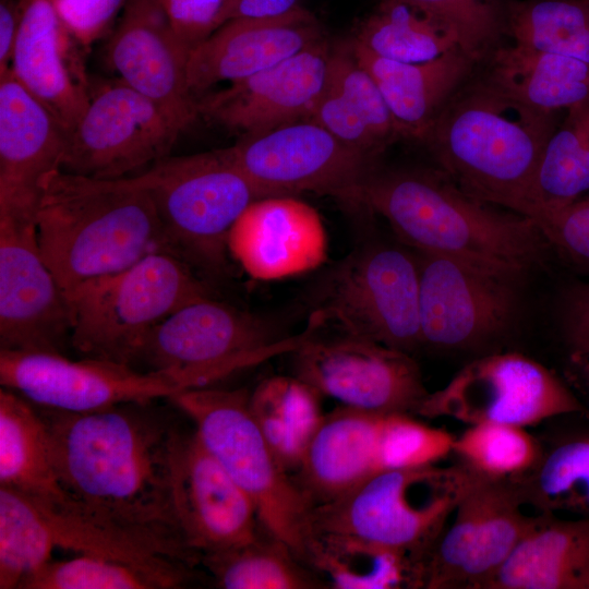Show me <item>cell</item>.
I'll list each match as a JSON object with an SVG mask.
<instances>
[{
  "mask_svg": "<svg viewBox=\"0 0 589 589\" xmlns=\"http://www.w3.org/2000/svg\"><path fill=\"white\" fill-rule=\"evenodd\" d=\"M130 402L74 413L38 407L51 440L67 506L127 531L190 566L171 497L170 455L178 428Z\"/></svg>",
  "mask_w": 589,
  "mask_h": 589,
  "instance_id": "1",
  "label": "cell"
},
{
  "mask_svg": "<svg viewBox=\"0 0 589 589\" xmlns=\"http://www.w3.org/2000/svg\"><path fill=\"white\" fill-rule=\"evenodd\" d=\"M324 37L318 22L306 9L281 19L228 21L191 49L189 87L194 95L219 82L242 80Z\"/></svg>",
  "mask_w": 589,
  "mask_h": 589,
  "instance_id": "25",
  "label": "cell"
},
{
  "mask_svg": "<svg viewBox=\"0 0 589 589\" xmlns=\"http://www.w3.org/2000/svg\"><path fill=\"white\" fill-rule=\"evenodd\" d=\"M361 205L420 253L447 256L515 285L540 263L548 242L531 218L469 195L441 169H375Z\"/></svg>",
  "mask_w": 589,
  "mask_h": 589,
  "instance_id": "2",
  "label": "cell"
},
{
  "mask_svg": "<svg viewBox=\"0 0 589 589\" xmlns=\"http://www.w3.org/2000/svg\"><path fill=\"white\" fill-rule=\"evenodd\" d=\"M169 23L191 49L223 25L226 0H158Z\"/></svg>",
  "mask_w": 589,
  "mask_h": 589,
  "instance_id": "46",
  "label": "cell"
},
{
  "mask_svg": "<svg viewBox=\"0 0 589 589\" xmlns=\"http://www.w3.org/2000/svg\"><path fill=\"white\" fill-rule=\"evenodd\" d=\"M587 199H589V196Z\"/></svg>",
  "mask_w": 589,
  "mask_h": 589,
  "instance_id": "51",
  "label": "cell"
},
{
  "mask_svg": "<svg viewBox=\"0 0 589 589\" xmlns=\"http://www.w3.org/2000/svg\"><path fill=\"white\" fill-rule=\"evenodd\" d=\"M67 136L11 69L0 73V217L36 223L45 181L61 169Z\"/></svg>",
  "mask_w": 589,
  "mask_h": 589,
  "instance_id": "21",
  "label": "cell"
},
{
  "mask_svg": "<svg viewBox=\"0 0 589 589\" xmlns=\"http://www.w3.org/2000/svg\"><path fill=\"white\" fill-rule=\"evenodd\" d=\"M36 229L40 253L67 298L91 280L167 251L154 203L131 177L55 171L44 184Z\"/></svg>",
  "mask_w": 589,
  "mask_h": 589,
  "instance_id": "4",
  "label": "cell"
},
{
  "mask_svg": "<svg viewBox=\"0 0 589 589\" xmlns=\"http://www.w3.org/2000/svg\"><path fill=\"white\" fill-rule=\"evenodd\" d=\"M0 383L38 407L74 413L169 399L181 392L163 374L112 361L4 349H0Z\"/></svg>",
  "mask_w": 589,
  "mask_h": 589,
  "instance_id": "16",
  "label": "cell"
},
{
  "mask_svg": "<svg viewBox=\"0 0 589 589\" xmlns=\"http://www.w3.org/2000/svg\"><path fill=\"white\" fill-rule=\"evenodd\" d=\"M21 19L11 71L71 132L85 110L91 84L82 52L53 0H20Z\"/></svg>",
  "mask_w": 589,
  "mask_h": 589,
  "instance_id": "24",
  "label": "cell"
},
{
  "mask_svg": "<svg viewBox=\"0 0 589 589\" xmlns=\"http://www.w3.org/2000/svg\"><path fill=\"white\" fill-rule=\"evenodd\" d=\"M484 589H589V517L542 513Z\"/></svg>",
  "mask_w": 589,
  "mask_h": 589,
  "instance_id": "29",
  "label": "cell"
},
{
  "mask_svg": "<svg viewBox=\"0 0 589 589\" xmlns=\"http://www.w3.org/2000/svg\"><path fill=\"white\" fill-rule=\"evenodd\" d=\"M327 235L320 214L291 195L252 202L233 224L228 252L254 279L301 275L327 259Z\"/></svg>",
  "mask_w": 589,
  "mask_h": 589,
  "instance_id": "23",
  "label": "cell"
},
{
  "mask_svg": "<svg viewBox=\"0 0 589 589\" xmlns=\"http://www.w3.org/2000/svg\"><path fill=\"white\" fill-rule=\"evenodd\" d=\"M589 413L568 384L517 352L493 353L466 364L443 388L428 393L416 414L452 418L469 425L531 426L549 419Z\"/></svg>",
  "mask_w": 589,
  "mask_h": 589,
  "instance_id": "11",
  "label": "cell"
},
{
  "mask_svg": "<svg viewBox=\"0 0 589 589\" xmlns=\"http://www.w3.org/2000/svg\"><path fill=\"white\" fill-rule=\"evenodd\" d=\"M420 254L422 344L462 349L507 329L516 312L518 285L447 256Z\"/></svg>",
  "mask_w": 589,
  "mask_h": 589,
  "instance_id": "18",
  "label": "cell"
},
{
  "mask_svg": "<svg viewBox=\"0 0 589 589\" xmlns=\"http://www.w3.org/2000/svg\"><path fill=\"white\" fill-rule=\"evenodd\" d=\"M56 548L48 521L29 495L0 485V589H16L51 560Z\"/></svg>",
  "mask_w": 589,
  "mask_h": 589,
  "instance_id": "39",
  "label": "cell"
},
{
  "mask_svg": "<svg viewBox=\"0 0 589 589\" xmlns=\"http://www.w3.org/2000/svg\"><path fill=\"white\" fill-rule=\"evenodd\" d=\"M69 300L46 264L35 221L0 217V349L64 354Z\"/></svg>",
  "mask_w": 589,
  "mask_h": 589,
  "instance_id": "17",
  "label": "cell"
},
{
  "mask_svg": "<svg viewBox=\"0 0 589 589\" xmlns=\"http://www.w3.org/2000/svg\"><path fill=\"white\" fill-rule=\"evenodd\" d=\"M483 75L524 104L558 112L589 99V63L516 45L500 46Z\"/></svg>",
  "mask_w": 589,
  "mask_h": 589,
  "instance_id": "32",
  "label": "cell"
},
{
  "mask_svg": "<svg viewBox=\"0 0 589 589\" xmlns=\"http://www.w3.org/2000/svg\"><path fill=\"white\" fill-rule=\"evenodd\" d=\"M175 516L187 545L202 557L256 539L260 520L249 496L201 442L176 432L170 455Z\"/></svg>",
  "mask_w": 589,
  "mask_h": 589,
  "instance_id": "19",
  "label": "cell"
},
{
  "mask_svg": "<svg viewBox=\"0 0 589 589\" xmlns=\"http://www.w3.org/2000/svg\"><path fill=\"white\" fill-rule=\"evenodd\" d=\"M544 447L524 426L504 423L471 424L455 436L453 454L477 478L514 481L540 462Z\"/></svg>",
  "mask_w": 589,
  "mask_h": 589,
  "instance_id": "40",
  "label": "cell"
},
{
  "mask_svg": "<svg viewBox=\"0 0 589 589\" xmlns=\"http://www.w3.org/2000/svg\"><path fill=\"white\" fill-rule=\"evenodd\" d=\"M544 448L538 466L514 480L539 512L589 517V413H576Z\"/></svg>",
  "mask_w": 589,
  "mask_h": 589,
  "instance_id": "34",
  "label": "cell"
},
{
  "mask_svg": "<svg viewBox=\"0 0 589 589\" xmlns=\"http://www.w3.org/2000/svg\"><path fill=\"white\" fill-rule=\"evenodd\" d=\"M568 357L589 354V285L573 288L563 306Z\"/></svg>",
  "mask_w": 589,
  "mask_h": 589,
  "instance_id": "47",
  "label": "cell"
},
{
  "mask_svg": "<svg viewBox=\"0 0 589 589\" xmlns=\"http://www.w3.org/2000/svg\"><path fill=\"white\" fill-rule=\"evenodd\" d=\"M310 313L340 334L410 353L422 345L418 261L385 244L357 249L324 276Z\"/></svg>",
  "mask_w": 589,
  "mask_h": 589,
  "instance_id": "10",
  "label": "cell"
},
{
  "mask_svg": "<svg viewBox=\"0 0 589 589\" xmlns=\"http://www.w3.org/2000/svg\"><path fill=\"white\" fill-rule=\"evenodd\" d=\"M20 19V0L0 1V73H3L11 67Z\"/></svg>",
  "mask_w": 589,
  "mask_h": 589,
  "instance_id": "49",
  "label": "cell"
},
{
  "mask_svg": "<svg viewBox=\"0 0 589 589\" xmlns=\"http://www.w3.org/2000/svg\"><path fill=\"white\" fill-rule=\"evenodd\" d=\"M249 395L245 389L202 387L169 399L189 417L206 449L252 501L261 528L306 565L313 506L256 424Z\"/></svg>",
  "mask_w": 589,
  "mask_h": 589,
  "instance_id": "5",
  "label": "cell"
},
{
  "mask_svg": "<svg viewBox=\"0 0 589 589\" xmlns=\"http://www.w3.org/2000/svg\"><path fill=\"white\" fill-rule=\"evenodd\" d=\"M474 74L446 101L423 143L462 191L531 218L536 175L557 112L532 108Z\"/></svg>",
  "mask_w": 589,
  "mask_h": 589,
  "instance_id": "3",
  "label": "cell"
},
{
  "mask_svg": "<svg viewBox=\"0 0 589 589\" xmlns=\"http://www.w3.org/2000/svg\"><path fill=\"white\" fill-rule=\"evenodd\" d=\"M349 45L376 83L399 139L424 142L446 101L479 65L460 48L431 61L406 63L377 57L353 39Z\"/></svg>",
  "mask_w": 589,
  "mask_h": 589,
  "instance_id": "26",
  "label": "cell"
},
{
  "mask_svg": "<svg viewBox=\"0 0 589 589\" xmlns=\"http://www.w3.org/2000/svg\"><path fill=\"white\" fill-rule=\"evenodd\" d=\"M589 192V99L566 110L549 139L533 185L536 220Z\"/></svg>",
  "mask_w": 589,
  "mask_h": 589,
  "instance_id": "36",
  "label": "cell"
},
{
  "mask_svg": "<svg viewBox=\"0 0 589 589\" xmlns=\"http://www.w3.org/2000/svg\"><path fill=\"white\" fill-rule=\"evenodd\" d=\"M0 485L50 504H63L47 423L38 408L11 389L0 390Z\"/></svg>",
  "mask_w": 589,
  "mask_h": 589,
  "instance_id": "30",
  "label": "cell"
},
{
  "mask_svg": "<svg viewBox=\"0 0 589 589\" xmlns=\"http://www.w3.org/2000/svg\"><path fill=\"white\" fill-rule=\"evenodd\" d=\"M353 40L377 57L406 63L431 61L460 48L453 28L402 0H383Z\"/></svg>",
  "mask_w": 589,
  "mask_h": 589,
  "instance_id": "35",
  "label": "cell"
},
{
  "mask_svg": "<svg viewBox=\"0 0 589 589\" xmlns=\"http://www.w3.org/2000/svg\"><path fill=\"white\" fill-rule=\"evenodd\" d=\"M262 197L312 192L362 207L375 158L342 143L310 119L245 134L226 148Z\"/></svg>",
  "mask_w": 589,
  "mask_h": 589,
  "instance_id": "12",
  "label": "cell"
},
{
  "mask_svg": "<svg viewBox=\"0 0 589 589\" xmlns=\"http://www.w3.org/2000/svg\"><path fill=\"white\" fill-rule=\"evenodd\" d=\"M128 0H53L67 29L83 49L108 34Z\"/></svg>",
  "mask_w": 589,
  "mask_h": 589,
  "instance_id": "45",
  "label": "cell"
},
{
  "mask_svg": "<svg viewBox=\"0 0 589 589\" xmlns=\"http://www.w3.org/2000/svg\"><path fill=\"white\" fill-rule=\"evenodd\" d=\"M332 47L324 37L277 64L197 100L199 116L256 134L306 119L327 76Z\"/></svg>",
  "mask_w": 589,
  "mask_h": 589,
  "instance_id": "22",
  "label": "cell"
},
{
  "mask_svg": "<svg viewBox=\"0 0 589 589\" xmlns=\"http://www.w3.org/2000/svg\"><path fill=\"white\" fill-rule=\"evenodd\" d=\"M323 328L310 314L305 329L284 336L259 315L215 300H194L170 314L149 335L134 368L143 364L182 392L208 387L238 371L291 353ZM136 369V368H135Z\"/></svg>",
  "mask_w": 589,
  "mask_h": 589,
  "instance_id": "8",
  "label": "cell"
},
{
  "mask_svg": "<svg viewBox=\"0 0 589 589\" xmlns=\"http://www.w3.org/2000/svg\"><path fill=\"white\" fill-rule=\"evenodd\" d=\"M303 9L299 0H226L223 24L236 19H281Z\"/></svg>",
  "mask_w": 589,
  "mask_h": 589,
  "instance_id": "48",
  "label": "cell"
},
{
  "mask_svg": "<svg viewBox=\"0 0 589 589\" xmlns=\"http://www.w3.org/2000/svg\"><path fill=\"white\" fill-rule=\"evenodd\" d=\"M316 332L292 354L294 375L346 407L374 413H414L428 395L408 352L338 333Z\"/></svg>",
  "mask_w": 589,
  "mask_h": 589,
  "instance_id": "15",
  "label": "cell"
},
{
  "mask_svg": "<svg viewBox=\"0 0 589 589\" xmlns=\"http://www.w3.org/2000/svg\"><path fill=\"white\" fill-rule=\"evenodd\" d=\"M209 296L208 286L185 261L167 251L152 252L68 297L71 347L84 358L134 368L143 345L163 321Z\"/></svg>",
  "mask_w": 589,
  "mask_h": 589,
  "instance_id": "6",
  "label": "cell"
},
{
  "mask_svg": "<svg viewBox=\"0 0 589 589\" xmlns=\"http://www.w3.org/2000/svg\"><path fill=\"white\" fill-rule=\"evenodd\" d=\"M184 130L156 103L120 79L89 89L67 136L61 170L118 179L169 156Z\"/></svg>",
  "mask_w": 589,
  "mask_h": 589,
  "instance_id": "13",
  "label": "cell"
},
{
  "mask_svg": "<svg viewBox=\"0 0 589 589\" xmlns=\"http://www.w3.org/2000/svg\"><path fill=\"white\" fill-rule=\"evenodd\" d=\"M190 51L158 0H128L106 44L107 62L118 79L156 103L184 131L199 116L188 83Z\"/></svg>",
  "mask_w": 589,
  "mask_h": 589,
  "instance_id": "20",
  "label": "cell"
},
{
  "mask_svg": "<svg viewBox=\"0 0 589 589\" xmlns=\"http://www.w3.org/2000/svg\"><path fill=\"white\" fill-rule=\"evenodd\" d=\"M321 394L298 376L265 378L249 395L250 411L288 470H298L325 413Z\"/></svg>",
  "mask_w": 589,
  "mask_h": 589,
  "instance_id": "33",
  "label": "cell"
},
{
  "mask_svg": "<svg viewBox=\"0 0 589 589\" xmlns=\"http://www.w3.org/2000/svg\"><path fill=\"white\" fill-rule=\"evenodd\" d=\"M545 240L574 262L589 266V199L533 220Z\"/></svg>",
  "mask_w": 589,
  "mask_h": 589,
  "instance_id": "44",
  "label": "cell"
},
{
  "mask_svg": "<svg viewBox=\"0 0 589 589\" xmlns=\"http://www.w3.org/2000/svg\"><path fill=\"white\" fill-rule=\"evenodd\" d=\"M479 480L461 464L381 471L313 507L312 532L358 537L425 560Z\"/></svg>",
  "mask_w": 589,
  "mask_h": 589,
  "instance_id": "7",
  "label": "cell"
},
{
  "mask_svg": "<svg viewBox=\"0 0 589 589\" xmlns=\"http://www.w3.org/2000/svg\"><path fill=\"white\" fill-rule=\"evenodd\" d=\"M568 385L589 408V354L568 357Z\"/></svg>",
  "mask_w": 589,
  "mask_h": 589,
  "instance_id": "50",
  "label": "cell"
},
{
  "mask_svg": "<svg viewBox=\"0 0 589 589\" xmlns=\"http://www.w3.org/2000/svg\"><path fill=\"white\" fill-rule=\"evenodd\" d=\"M383 416L342 405L325 413L297 470L296 481L313 507L338 498L377 473Z\"/></svg>",
  "mask_w": 589,
  "mask_h": 589,
  "instance_id": "27",
  "label": "cell"
},
{
  "mask_svg": "<svg viewBox=\"0 0 589 589\" xmlns=\"http://www.w3.org/2000/svg\"><path fill=\"white\" fill-rule=\"evenodd\" d=\"M455 31L460 48L479 65L506 35L507 0H402Z\"/></svg>",
  "mask_w": 589,
  "mask_h": 589,
  "instance_id": "42",
  "label": "cell"
},
{
  "mask_svg": "<svg viewBox=\"0 0 589 589\" xmlns=\"http://www.w3.org/2000/svg\"><path fill=\"white\" fill-rule=\"evenodd\" d=\"M529 505L515 481L479 479L430 551L422 588L484 589L540 519Z\"/></svg>",
  "mask_w": 589,
  "mask_h": 589,
  "instance_id": "14",
  "label": "cell"
},
{
  "mask_svg": "<svg viewBox=\"0 0 589 589\" xmlns=\"http://www.w3.org/2000/svg\"><path fill=\"white\" fill-rule=\"evenodd\" d=\"M163 589L152 575L122 562L81 554L48 561L25 577L17 589Z\"/></svg>",
  "mask_w": 589,
  "mask_h": 589,
  "instance_id": "41",
  "label": "cell"
},
{
  "mask_svg": "<svg viewBox=\"0 0 589 589\" xmlns=\"http://www.w3.org/2000/svg\"><path fill=\"white\" fill-rule=\"evenodd\" d=\"M506 35L516 46L589 63V0H510Z\"/></svg>",
  "mask_w": 589,
  "mask_h": 589,
  "instance_id": "38",
  "label": "cell"
},
{
  "mask_svg": "<svg viewBox=\"0 0 589 589\" xmlns=\"http://www.w3.org/2000/svg\"><path fill=\"white\" fill-rule=\"evenodd\" d=\"M130 177L154 203L167 252L205 274L224 273L233 224L262 199L227 149L167 156Z\"/></svg>",
  "mask_w": 589,
  "mask_h": 589,
  "instance_id": "9",
  "label": "cell"
},
{
  "mask_svg": "<svg viewBox=\"0 0 589 589\" xmlns=\"http://www.w3.org/2000/svg\"><path fill=\"white\" fill-rule=\"evenodd\" d=\"M306 119L374 158L399 139L376 83L349 43L332 48L324 88Z\"/></svg>",
  "mask_w": 589,
  "mask_h": 589,
  "instance_id": "28",
  "label": "cell"
},
{
  "mask_svg": "<svg viewBox=\"0 0 589 589\" xmlns=\"http://www.w3.org/2000/svg\"><path fill=\"white\" fill-rule=\"evenodd\" d=\"M455 436L414 419L411 413L382 417L376 452L377 472L437 464L453 454Z\"/></svg>",
  "mask_w": 589,
  "mask_h": 589,
  "instance_id": "43",
  "label": "cell"
},
{
  "mask_svg": "<svg viewBox=\"0 0 589 589\" xmlns=\"http://www.w3.org/2000/svg\"><path fill=\"white\" fill-rule=\"evenodd\" d=\"M306 565L336 589L422 588L424 561L358 537L313 532Z\"/></svg>",
  "mask_w": 589,
  "mask_h": 589,
  "instance_id": "31",
  "label": "cell"
},
{
  "mask_svg": "<svg viewBox=\"0 0 589 589\" xmlns=\"http://www.w3.org/2000/svg\"><path fill=\"white\" fill-rule=\"evenodd\" d=\"M201 558L217 586L225 589H313L325 585L286 544L269 536Z\"/></svg>",
  "mask_w": 589,
  "mask_h": 589,
  "instance_id": "37",
  "label": "cell"
}]
</instances>
